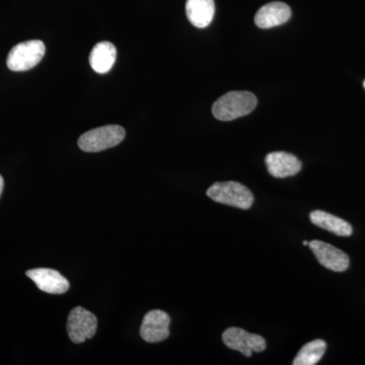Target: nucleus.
Wrapping results in <instances>:
<instances>
[{
  "mask_svg": "<svg viewBox=\"0 0 365 365\" xmlns=\"http://www.w3.org/2000/svg\"><path fill=\"white\" fill-rule=\"evenodd\" d=\"M98 319L95 314L81 307H74L67 321V333L69 339L76 344H81L91 339L97 333Z\"/></svg>",
  "mask_w": 365,
  "mask_h": 365,
  "instance_id": "nucleus-5",
  "label": "nucleus"
},
{
  "mask_svg": "<svg viewBox=\"0 0 365 365\" xmlns=\"http://www.w3.org/2000/svg\"><path fill=\"white\" fill-rule=\"evenodd\" d=\"M170 318L165 312L153 309L143 318L140 336L145 342L158 343L170 336Z\"/></svg>",
  "mask_w": 365,
  "mask_h": 365,
  "instance_id": "nucleus-8",
  "label": "nucleus"
},
{
  "mask_svg": "<svg viewBox=\"0 0 365 365\" xmlns=\"http://www.w3.org/2000/svg\"><path fill=\"white\" fill-rule=\"evenodd\" d=\"M364 88H365V81H364Z\"/></svg>",
  "mask_w": 365,
  "mask_h": 365,
  "instance_id": "nucleus-18",
  "label": "nucleus"
},
{
  "mask_svg": "<svg viewBox=\"0 0 365 365\" xmlns=\"http://www.w3.org/2000/svg\"><path fill=\"white\" fill-rule=\"evenodd\" d=\"M26 276L32 279L38 288L50 294H63L71 287L68 280L58 271L49 268H37L26 271Z\"/></svg>",
  "mask_w": 365,
  "mask_h": 365,
  "instance_id": "nucleus-9",
  "label": "nucleus"
},
{
  "mask_svg": "<svg viewBox=\"0 0 365 365\" xmlns=\"http://www.w3.org/2000/svg\"><path fill=\"white\" fill-rule=\"evenodd\" d=\"M266 165L269 174L275 178H287L294 176L302 170V162L285 151H275L266 157Z\"/></svg>",
  "mask_w": 365,
  "mask_h": 365,
  "instance_id": "nucleus-10",
  "label": "nucleus"
},
{
  "mask_svg": "<svg viewBox=\"0 0 365 365\" xmlns=\"http://www.w3.org/2000/svg\"><path fill=\"white\" fill-rule=\"evenodd\" d=\"M309 247L319 264L329 270L334 272H344L349 267V257L332 245L314 240L309 242Z\"/></svg>",
  "mask_w": 365,
  "mask_h": 365,
  "instance_id": "nucleus-7",
  "label": "nucleus"
},
{
  "mask_svg": "<svg viewBox=\"0 0 365 365\" xmlns=\"http://www.w3.org/2000/svg\"><path fill=\"white\" fill-rule=\"evenodd\" d=\"M222 341L230 349L240 351L245 356H252L253 352L266 349V341L258 334H251L241 328H228L222 334Z\"/></svg>",
  "mask_w": 365,
  "mask_h": 365,
  "instance_id": "nucleus-6",
  "label": "nucleus"
},
{
  "mask_svg": "<svg viewBox=\"0 0 365 365\" xmlns=\"http://www.w3.org/2000/svg\"><path fill=\"white\" fill-rule=\"evenodd\" d=\"M126 132L119 125H107L83 133L79 137L78 146L86 153H98L114 148L124 140Z\"/></svg>",
  "mask_w": 365,
  "mask_h": 365,
  "instance_id": "nucleus-3",
  "label": "nucleus"
},
{
  "mask_svg": "<svg viewBox=\"0 0 365 365\" xmlns=\"http://www.w3.org/2000/svg\"><path fill=\"white\" fill-rule=\"evenodd\" d=\"M215 13V0H187L186 14L190 23L202 29L210 25Z\"/></svg>",
  "mask_w": 365,
  "mask_h": 365,
  "instance_id": "nucleus-12",
  "label": "nucleus"
},
{
  "mask_svg": "<svg viewBox=\"0 0 365 365\" xmlns=\"http://www.w3.org/2000/svg\"><path fill=\"white\" fill-rule=\"evenodd\" d=\"M257 98L250 91H230L213 104V116L220 121H232L254 111Z\"/></svg>",
  "mask_w": 365,
  "mask_h": 365,
  "instance_id": "nucleus-1",
  "label": "nucleus"
},
{
  "mask_svg": "<svg viewBox=\"0 0 365 365\" xmlns=\"http://www.w3.org/2000/svg\"><path fill=\"white\" fill-rule=\"evenodd\" d=\"M309 220L317 227L333 232L339 237H350L352 235L353 230L350 223L325 211H313L309 215Z\"/></svg>",
  "mask_w": 365,
  "mask_h": 365,
  "instance_id": "nucleus-14",
  "label": "nucleus"
},
{
  "mask_svg": "<svg viewBox=\"0 0 365 365\" xmlns=\"http://www.w3.org/2000/svg\"><path fill=\"white\" fill-rule=\"evenodd\" d=\"M309 242L304 241V242H302V244H304V246H309Z\"/></svg>",
  "mask_w": 365,
  "mask_h": 365,
  "instance_id": "nucleus-17",
  "label": "nucleus"
},
{
  "mask_svg": "<svg viewBox=\"0 0 365 365\" xmlns=\"http://www.w3.org/2000/svg\"><path fill=\"white\" fill-rule=\"evenodd\" d=\"M46 47L39 40L26 41L14 46L7 56L6 64L11 71H26L38 66L44 57Z\"/></svg>",
  "mask_w": 365,
  "mask_h": 365,
  "instance_id": "nucleus-4",
  "label": "nucleus"
},
{
  "mask_svg": "<svg viewBox=\"0 0 365 365\" xmlns=\"http://www.w3.org/2000/svg\"><path fill=\"white\" fill-rule=\"evenodd\" d=\"M207 196L215 202L240 209H249L254 196L246 186L239 182H217L207 190Z\"/></svg>",
  "mask_w": 365,
  "mask_h": 365,
  "instance_id": "nucleus-2",
  "label": "nucleus"
},
{
  "mask_svg": "<svg viewBox=\"0 0 365 365\" xmlns=\"http://www.w3.org/2000/svg\"><path fill=\"white\" fill-rule=\"evenodd\" d=\"M292 16V9L284 2L265 4L255 16V24L261 29H271L287 23Z\"/></svg>",
  "mask_w": 365,
  "mask_h": 365,
  "instance_id": "nucleus-11",
  "label": "nucleus"
},
{
  "mask_svg": "<svg viewBox=\"0 0 365 365\" xmlns=\"http://www.w3.org/2000/svg\"><path fill=\"white\" fill-rule=\"evenodd\" d=\"M116 47L110 42H101L93 47L90 55L91 68L97 73L105 74L111 71L116 61Z\"/></svg>",
  "mask_w": 365,
  "mask_h": 365,
  "instance_id": "nucleus-13",
  "label": "nucleus"
},
{
  "mask_svg": "<svg viewBox=\"0 0 365 365\" xmlns=\"http://www.w3.org/2000/svg\"><path fill=\"white\" fill-rule=\"evenodd\" d=\"M327 344L325 341L317 339L304 345L297 353L292 362L294 365H314L318 364L325 354Z\"/></svg>",
  "mask_w": 365,
  "mask_h": 365,
  "instance_id": "nucleus-15",
  "label": "nucleus"
},
{
  "mask_svg": "<svg viewBox=\"0 0 365 365\" xmlns=\"http://www.w3.org/2000/svg\"><path fill=\"white\" fill-rule=\"evenodd\" d=\"M4 178H2L1 175H0V196H1L2 191H4Z\"/></svg>",
  "mask_w": 365,
  "mask_h": 365,
  "instance_id": "nucleus-16",
  "label": "nucleus"
}]
</instances>
